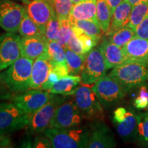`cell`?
<instances>
[{
  "label": "cell",
  "mask_w": 148,
  "mask_h": 148,
  "mask_svg": "<svg viewBox=\"0 0 148 148\" xmlns=\"http://www.w3.org/2000/svg\"><path fill=\"white\" fill-rule=\"evenodd\" d=\"M25 12L43 32L47 22L55 14L48 0H21Z\"/></svg>",
  "instance_id": "4fadbf2b"
},
{
  "label": "cell",
  "mask_w": 148,
  "mask_h": 148,
  "mask_svg": "<svg viewBox=\"0 0 148 148\" xmlns=\"http://www.w3.org/2000/svg\"><path fill=\"white\" fill-rule=\"evenodd\" d=\"M134 105L136 108L140 110L148 108V97L138 95L137 97L135 98Z\"/></svg>",
  "instance_id": "ab89813d"
},
{
  "label": "cell",
  "mask_w": 148,
  "mask_h": 148,
  "mask_svg": "<svg viewBox=\"0 0 148 148\" xmlns=\"http://www.w3.org/2000/svg\"><path fill=\"white\" fill-rule=\"evenodd\" d=\"M124 62L148 64V40L134 36L122 47Z\"/></svg>",
  "instance_id": "2e32d148"
},
{
  "label": "cell",
  "mask_w": 148,
  "mask_h": 148,
  "mask_svg": "<svg viewBox=\"0 0 148 148\" xmlns=\"http://www.w3.org/2000/svg\"><path fill=\"white\" fill-rule=\"evenodd\" d=\"M62 102H64L63 97L52 93L50 100L30 115L28 124L25 127L27 134L32 136L43 133L49 127L56 108Z\"/></svg>",
  "instance_id": "52a82bcc"
},
{
  "label": "cell",
  "mask_w": 148,
  "mask_h": 148,
  "mask_svg": "<svg viewBox=\"0 0 148 148\" xmlns=\"http://www.w3.org/2000/svg\"><path fill=\"white\" fill-rule=\"evenodd\" d=\"M81 77L79 75H67L60 77L49 91L51 93L62 95H73L79 87Z\"/></svg>",
  "instance_id": "44dd1931"
},
{
  "label": "cell",
  "mask_w": 148,
  "mask_h": 148,
  "mask_svg": "<svg viewBox=\"0 0 148 148\" xmlns=\"http://www.w3.org/2000/svg\"><path fill=\"white\" fill-rule=\"evenodd\" d=\"M79 86L74 94V101L82 117L89 120H97L103 116V107L95 92L89 84Z\"/></svg>",
  "instance_id": "5b68a950"
},
{
  "label": "cell",
  "mask_w": 148,
  "mask_h": 148,
  "mask_svg": "<svg viewBox=\"0 0 148 148\" xmlns=\"http://www.w3.org/2000/svg\"><path fill=\"white\" fill-rule=\"evenodd\" d=\"M114 124L118 134L125 143H133L138 138V114L133 111H127L125 119Z\"/></svg>",
  "instance_id": "ac0fdd59"
},
{
  "label": "cell",
  "mask_w": 148,
  "mask_h": 148,
  "mask_svg": "<svg viewBox=\"0 0 148 148\" xmlns=\"http://www.w3.org/2000/svg\"><path fill=\"white\" fill-rule=\"evenodd\" d=\"M25 10L11 0H0V27L7 32H18Z\"/></svg>",
  "instance_id": "30bf717a"
},
{
  "label": "cell",
  "mask_w": 148,
  "mask_h": 148,
  "mask_svg": "<svg viewBox=\"0 0 148 148\" xmlns=\"http://www.w3.org/2000/svg\"><path fill=\"white\" fill-rule=\"evenodd\" d=\"M47 53L52 65H66L65 49L57 40L48 41Z\"/></svg>",
  "instance_id": "4316f807"
},
{
  "label": "cell",
  "mask_w": 148,
  "mask_h": 148,
  "mask_svg": "<svg viewBox=\"0 0 148 148\" xmlns=\"http://www.w3.org/2000/svg\"><path fill=\"white\" fill-rule=\"evenodd\" d=\"M136 36L148 40V16L144 18L135 28Z\"/></svg>",
  "instance_id": "d590c367"
},
{
  "label": "cell",
  "mask_w": 148,
  "mask_h": 148,
  "mask_svg": "<svg viewBox=\"0 0 148 148\" xmlns=\"http://www.w3.org/2000/svg\"><path fill=\"white\" fill-rule=\"evenodd\" d=\"M29 119L30 115L14 102L0 103V136H8L24 128Z\"/></svg>",
  "instance_id": "277c9868"
},
{
  "label": "cell",
  "mask_w": 148,
  "mask_h": 148,
  "mask_svg": "<svg viewBox=\"0 0 148 148\" xmlns=\"http://www.w3.org/2000/svg\"><path fill=\"white\" fill-rule=\"evenodd\" d=\"M143 145H145L146 147H148V143H145V144H144Z\"/></svg>",
  "instance_id": "bcb514c9"
},
{
  "label": "cell",
  "mask_w": 148,
  "mask_h": 148,
  "mask_svg": "<svg viewBox=\"0 0 148 148\" xmlns=\"http://www.w3.org/2000/svg\"><path fill=\"white\" fill-rule=\"evenodd\" d=\"M127 1L132 5V6H134V5L138 4V3L144 2V1H148V0H127Z\"/></svg>",
  "instance_id": "7bdbcfd3"
},
{
  "label": "cell",
  "mask_w": 148,
  "mask_h": 148,
  "mask_svg": "<svg viewBox=\"0 0 148 148\" xmlns=\"http://www.w3.org/2000/svg\"><path fill=\"white\" fill-rule=\"evenodd\" d=\"M71 24L82 30L88 36L100 40L102 38L103 32L97 22L92 20H77L69 18Z\"/></svg>",
  "instance_id": "d4e9b609"
},
{
  "label": "cell",
  "mask_w": 148,
  "mask_h": 148,
  "mask_svg": "<svg viewBox=\"0 0 148 148\" xmlns=\"http://www.w3.org/2000/svg\"><path fill=\"white\" fill-rule=\"evenodd\" d=\"M10 140L8 136H0V147H10Z\"/></svg>",
  "instance_id": "b9f144b4"
},
{
  "label": "cell",
  "mask_w": 148,
  "mask_h": 148,
  "mask_svg": "<svg viewBox=\"0 0 148 148\" xmlns=\"http://www.w3.org/2000/svg\"><path fill=\"white\" fill-rule=\"evenodd\" d=\"M106 36H108L107 38L110 42L122 48L132 38L136 36V34H135L134 29L126 25L116 30L111 34Z\"/></svg>",
  "instance_id": "484cf974"
},
{
  "label": "cell",
  "mask_w": 148,
  "mask_h": 148,
  "mask_svg": "<svg viewBox=\"0 0 148 148\" xmlns=\"http://www.w3.org/2000/svg\"><path fill=\"white\" fill-rule=\"evenodd\" d=\"M21 56L36 60L47 51L48 40L44 36L21 37Z\"/></svg>",
  "instance_id": "e0dca14e"
},
{
  "label": "cell",
  "mask_w": 148,
  "mask_h": 148,
  "mask_svg": "<svg viewBox=\"0 0 148 148\" xmlns=\"http://www.w3.org/2000/svg\"><path fill=\"white\" fill-rule=\"evenodd\" d=\"M138 139L142 145L148 143V112L138 114Z\"/></svg>",
  "instance_id": "d6a6232c"
},
{
  "label": "cell",
  "mask_w": 148,
  "mask_h": 148,
  "mask_svg": "<svg viewBox=\"0 0 148 148\" xmlns=\"http://www.w3.org/2000/svg\"><path fill=\"white\" fill-rule=\"evenodd\" d=\"M147 16H148V1L138 3L133 6L127 25L135 29L138 24Z\"/></svg>",
  "instance_id": "f1b7e54d"
},
{
  "label": "cell",
  "mask_w": 148,
  "mask_h": 148,
  "mask_svg": "<svg viewBox=\"0 0 148 148\" xmlns=\"http://www.w3.org/2000/svg\"><path fill=\"white\" fill-rule=\"evenodd\" d=\"M107 70L100 49L96 46L86 55L84 68L80 74L82 84H94L106 75Z\"/></svg>",
  "instance_id": "ba28073f"
},
{
  "label": "cell",
  "mask_w": 148,
  "mask_h": 148,
  "mask_svg": "<svg viewBox=\"0 0 148 148\" xmlns=\"http://www.w3.org/2000/svg\"><path fill=\"white\" fill-rule=\"evenodd\" d=\"M34 60L20 57L13 64L0 73V79L11 92L19 94L29 90Z\"/></svg>",
  "instance_id": "7a4b0ae2"
},
{
  "label": "cell",
  "mask_w": 148,
  "mask_h": 148,
  "mask_svg": "<svg viewBox=\"0 0 148 148\" xmlns=\"http://www.w3.org/2000/svg\"><path fill=\"white\" fill-rule=\"evenodd\" d=\"M116 141L111 130L101 120H95L89 129L88 148H112Z\"/></svg>",
  "instance_id": "5bb4252c"
},
{
  "label": "cell",
  "mask_w": 148,
  "mask_h": 148,
  "mask_svg": "<svg viewBox=\"0 0 148 148\" xmlns=\"http://www.w3.org/2000/svg\"><path fill=\"white\" fill-rule=\"evenodd\" d=\"M60 35L57 40L59 43L63 47L64 49H66L67 43L72 35L73 34V29L72 27V25L69 19L62 20L60 21Z\"/></svg>",
  "instance_id": "1f68e13d"
},
{
  "label": "cell",
  "mask_w": 148,
  "mask_h": 148,
  "mask_svg": "<svg viewBox=\"0 0 148 148\" xmlns=\"http://www.w3.org/2000/svg\"><path fill=\"white\" fill-rule=\"evenodd\" d=\"M92 90L95 92L103 108L108 109L118 104L125 95L119 83L110 75H105L94 83Z\"/></svg>",
  "instance_id": "8992f818"
},
{
  "label": "cell",
  "mask_w": 148,
  "mask_h": 148,
  "mask_svg": "<svg viewBox=\"0 0 148 148\" xmlns=\"http://www.w3.org/2000/svg\"><path fill=\"white\" fill-rule=\"evenodd\" d=\"M70 18L77 20H92L97 22L96 16V0H83L74 4Z\"/></svg>",
  "instance_id": "7402d4cb"
},
{
  "label": "cell",
  "mask_w": 148,
  "mask_h": 148,
  "mask_svg": "<svg viewBox=\"0 0 148 148\" xmlns=\"http://www.w3.org/2000/svg\"><path fill=\"white\" fill-rule=\"evenodd\" d=\"M72 27H73L74 32L76 34L77 38L82 42L86 54H87L92 49H93L94 47L97 46L99 40L95 39L93 37H91L86 34H85L82 30H80V29L76 27H75L73 25H72Z\"/></svg>",
  "instance_id": "836d02e7"
},
{
  "label": "cell",
  "mask_w": 148,
  "mask_h": 148,
  "mask_svg": "<svg viewBox=\"0 0 148 148\" xmlns=\"http://www.w3.org/2000/svg\"><path fill=\"white\" fill-rule=\"evenodd\" d=\"M109 75L119 83L122 89L127 93L147 82L148 64L124 62L114 67Z\"/></svg>",
  "instance_id": "6da1fadb"
},
{
  "label": "cell",
  "mask_w": 148,
  "mask_h": 148,
  "mask_svg": "<svg viewBox=\"0 0 148 148\" xmlns=\"http://www.w3.org/2000/svg\"><path fill=\"white\" fill-rule=\"evenodd\" d=\"M126 114H127V110L125 108L119 107V108H116V110L114 111L113 117H112L114 123H120V122L123 121V120L125 119Z\"/></svg>",
  "instance_id": "f35d334b"
},
{
  "label": "cell",
  "mask_w": 148,
  "mask_h": 148,
  "mask_svg": "<svg viewBox=\"0 0 148 148\" xmlns=\"http://www.w3.org/2000/svg\"><path fill=\"white\" fill-rule=\"evenodd\" d=\"M97 21L103 33L106 34L112 18V14L106 0H96Z\"/></svg>",
  "instance_id": "cb8c5ba5"
},
{
  "label": "cell",
  "mask_w": 148,
  "mask_h": 148,
  "mask_svg": "<svg viewBox=\"0 0 148 148\" xmlns=\"http://www.w3.org/2000/svg\"><path fill=\"white\" fill-rule=\"evenodd\" d=\"M18 33L21 36H44V33L38 25L29 17V16L25 12L23 19L20 24Z\"/></svg>",
  "instance_id": "83f0119b"
},
{
  "label": "cell",
  "mask_w": 148,
  "mask_h": 148,
  "mask_svg": "<svg viewBox=\"0 0 148 148\" xmlns=\"http://www.w3.org/2000/svg\"><path fill=\"white\" fill-rule=\"evenodd\" d=\"M71 1L73 3V4H76V3L80 2V1H83V0H71Z\"/></svg>",
  "instance_id": "ee69618b"
},
{
  "label": "cell",
  "mask_w": 148,
  "mask_h": 148,
  "mask_svg": "<svg viewBox=\"0 0 148 148\" xmlns=\"http://www.w3.org/2000/svg\"><path fill=\"white\" fill-rule=\"evenodd\" d=\"M60 78V77L59 76L58 74L56 72L53 71V70H51L50 73L49 74V76L47 77V79L46 80V82L44 83V84L42 85L40 90H49Z\"/></svg>",
  "instance_id": "74e56055"
},
{
  "label": "cell",
  "mask_w": 148,
  "mask_h": 148,
  "mask_svg": "<svg viewBox=\"0 0 148 148\" xmlns=\"http://www.w3.org/2000/svg\"><path fill=\"white\" fill-rule=\"evenodd\" d=\"M66 48L71 49V51H74V52L79 53V54L86 55V53H85L82 42L77 38V36L75 34V32H73V35H72L71 38H70L69 42H68Z\"/></svg>",
  "instance_id": "e575fe53"
},
{
  "label": "cell",
  "mask_w": 148,
  "mask_h": 148,
  "mask_svg": "<svg viewBox=\"0 0 148 148\" xmlns=\"http://www.w3.org/2000/svg\"><path fill=\"white\" fill-rule=\"evenodd\" d=\"M21 36L7 32L0 36V71H3L21 57Z\"/></svg>",
  "instance_id": "7c38bea8"
},
{
  "label": "cell",
  "mask_w": 148,
  "mask_h": 148,
  "mask_svg": "<svg viewBox=\"0 0 148 148\" xmlns=\"http://www.w3.org/2000/svg\"><path fill=\"white\" fill-rule=\"evenodd\" d=\"M98 47L102 53L108 70L124 62L122 48L110 42L107 37H103Z\"/></svg>",
  "instance_id": "d6986e66"
},
{
  "label": "cell",
  "mask_w": 148,
  "mask_h": 148,
  "mask_svg": "<svg viewBox=\"0 0 148 148\" xmlns=\"http://www.w3.org/2000/svg\"><path fill=\"white\" fill-rule=\"evenodd\" d=\"M132 5L127 0H123L118 5L113 14L106 35H110L121 27L126 25L132 10Z\"/></svg>",
  "instance_id": "ffe728a7"
},
{
  "label": "cell",
  "mask_w": 148,
  "mask_h": 148,
  "mask_svg": "<svg viewBox=\"0 0 148 148\" xmlns=\"http://www.w3.org/2000/svg\"><path fill=\"white\" fill-rule=\"evenodd\" d=\"M66 61L69 75H79L84 65L86 55L79 54L66 48Z\"/></svg>",
  "instance_id": "603a6c76"
},
{
  "label": "cell",
  "mask_w": 148,
  "mask_h": 148,
  "mask_svg": "<svg viewBox=\"0 0 148 148\" xmlns=\"http://www.w3.org/2000/svg\"><path fill=\"white\" fill-rule=\"evenodd\" d=\"M60 31V22L56 14L46 24L44 35L48 41L58 40Z\"/></svg>",
  "instance_id": "4dcf8cb0"
},
{
  "label": "cell",
  "mask_w": 148,
  "mask_h": 148,
  "mask_svg": "<svg viewBox=\"0 0 148 148\" xmlns=\"http://www.w3.org/2000/svg\"><path fill=\"white\" fill-rule=\"evenodd\" d=\"M73 5L71 0H53L52 6L59 21L69 19Z\"/></svg>",
  "instance_id": "f546056e"
},
{
  "label": "cell",
  "mask_w": 148,
  "mask_h": 148,
  "mask_svg": "<svg viewBox=\"0 0 148 148\" xmlns=\"http://www.w3.org/2000/svg\"><path fill=\"white\" fill-rule=\"evenodd\" d=\"M82 116L75 101H67L59 105L56 110L49 127L71 128L79 126Z\"/></svg>",
  "instance_id": "9c48e42d"
},
{
  "label": "cell",
  "mask_w": 148,
  "mask_h": 148,
  "mask_svg": "<svg viewBox=\"0 0 148 148\" xmlns=\"http://www.w3.org/2000/svg\"><path fill=\"white\" fill-rule=\"evenodd\" d=\"M51 97L52 93L49 90L29 89L14 96L12 101L25 113L32 115L50 100Z\"/></svg>",
  "instance_id": "8fae6325"
},
{
  "label": "cell",
  "mask_w": 148,
  "mask_h": 148,
  "mask_svg": "<svg viewBox=\"0 0 148 148\" xmlns=\"http://www.w3.org/2000/svg\"><path fill=\"white\" fill-rule=\"evenodd\" d=\"M107 3H108L109 8H110L111 14H113L114 10H115L118 5L123 0H106Z\"/></svg>",
  "instance_id": "60d3db41"
},
{
  "label": "cell",
  "mask_w": 148,
  "mask_h": 148,
  "mask_svg": "<svg viewBox=\"0 0 148 148\" xmlns=\"http://www.w3.org/2000/svg\"><path fill=\"white\" fill-rule=\"evenodd\" d=\"M52 70L50 58L47 51L34 60L30 77L29 89H40L46 82Z\"/></svg>",
  "instance_id": "9a60e30c"
},
{
  "label": "cell",
  "mask_w": 148,
  "mask_h": 148,
  "mask_svg": "<svg viewBox=\"0 0 148 148\" xmlns=\"http://www.w3.org/2000/svg\"><path fill=\"white\" fill-rule=\"evenodd\" d=\"M48 1H49V2H50V3H51V4H52V2H53V0H48Z\"/></svg>",
  "instance_id": "f6af8a7d"
},
{
  "label": "cell",
  "mask_w": 148,
  "mask_h": 148,
  "mask_svg": "<svg viewBox=\"0 0 148 148\" xmlns=\"http://www.w3.org/2000/svg\"><path fill=\"white\" fill-rule=\"evenodd\" d=\"M43 134L50 140L53 148L86 147L89 139V129L80 126L64 129L48 127Z\"/></svg>",
  "instance_id": "3957f363"
},
{
  "label": "cell",
  "mask_w": 148,
  "mask_h": 148,
  "mask_svg": "<svg viewBox=\"0 0 148 148\" xmlns=\"http://www.w3.org/2000/svg\"><path fill=\"white\" fill-rule=\"evenodd\" d=\"M31 147L36 148H46L51 147V144L50 140L45 134L41 136H36L34 138L33 143L31 144Z\"/></svg>",
  "instance_id": "8d00e7d4"
}]
</instances>
